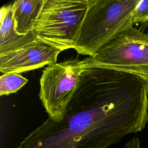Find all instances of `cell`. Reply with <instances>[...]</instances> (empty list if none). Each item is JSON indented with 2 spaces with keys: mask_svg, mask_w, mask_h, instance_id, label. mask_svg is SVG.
<instances>
[{
  "mask_svg": "<svg viewBox=\"0 0 148 148\" xmlns=\"http://www.w3.org/2000/svg\"><path fill=\"white\" fill-rule=\"evenodd\" d=\"M121 148H140V142L138 138H134L127 142Z\"/></svg>",
  "mask_w": 148,
  "mask_h": 148,
  "instance_id": "8fae6325",
  "label": "cell"
},
{
  "mask_svg": "<svg viewBox=\"0 0 148 148\" xmlns=\"http://www.w3.org/2000/svg\"><path fill=\"white\" fill-rule=\"evenodd\" d=\"M88 7V0H44L32 33L61 51L74 49Z\"/></svg>",
  "mask_w": 148,
  "mask_h": 148,
  "instance_id": "7a4b0ae2",
  "label": "cell"
},
{
  "mask_svg": "<svg viewBox=\"0 0 148 148\" xmlns=\"http://www.w3.org/2000/svg\"><path fill=\"white\" fill-rule=\"evenodd\" d=\"M85 69L84 59H74L50 64L43 70L39 98L49 119L57 122L63 119Z\"/></svg>",
  "mask_w": 148,
  "mask_h": 148,
  "instance_id": "3957f363",
  "label": "cell"
},
{
  "mask_svg": "<svg viewBox=\"0 0 148 148\" xmlns=\"http://www.w3.org/2000/svg\"><path fill=\"white\" fill-rule=\"evenodd\" d=\"M28 80L16 73L2 74L0 77V95H9L20 90Z\"/></svg>",
  "mask_w": 148,
  "mask_h": 148,
  "instance_id": "ba28073f",
  "label": "cell"
},
{
  "mask_svg": "<svg viewBox=\"0 0 148 148\" xmlns=\"http://www.w3.org/2000/svg\"><path fill=\"white\" fill-rule=\"evenodd\" d=\"M124 71L139 76L148 82V65L130 67Z\"/></svg>",
  "mask_w": 148,
  "mask_h": 148,
  "instance_id": "30bf717a",
  "label": "cell"
},
{
  "mask_svg": "<svg viewBox=\"0 0 148 148\" xmlns=\"http://www.w3.org/2000/svg\"><path fill=\"white\" fill-rule=\"evenodd\" d=\"M44 0H16L12 4L16 30L19 34L32 33Z\"/></svg>",
  "mask_w": 148,
  "mask_h": 148,
  "instance_id": "52a82bcc",
  "label": "cell"
},
{
  "mask_svg": "<svg viewBox=\"0 0 148 148\" xmlns=\"http://www.w3.org/2000/svg\"><path fill=\"white\" fill-rule=\"evenodd\" d=\"M60 50L38 40L0 54V72L16 73L34 70L57 62Z\"/></svg>",
  "mask_w": 148,
  "mask_h": 148,
  "instance_id": "5b68a950",
  "label": "cell"
},
{
  "mask_svg": "<svg viewBox=\"0 0 148 148\" xmlns=\"http://www.w3.org/2000/svg\"><path fill=\"white\" fill-rule=\"evenodd\" d=\"M0 54L21 48L36 41L32 33L21 35L15 28L12 4L0 9Z\"/></svg>",
  "mask_w": 148,
  "mask_h": 148,
  "instance_id": "8992f818",
  "label": "cell"
},
{
  "mask_svg": "<svg viewBox=\"0 0 148 148\" xmlns=\"http://www.w3.org/2000/svg\"><path fill=\"white\" fill-rule=\"evenodd\" d=\"M84 60L86 68L98 66L121 71L148 65V33L131 26L103 45L94 56Z\"/></svg>",
  "mask_w": 148,
  "mask_h": 148,
  "instance_id": "277c9868",
  "label": "cell"
},
{
  "mask_svg": "<svg viewBox=\"0 0 148 148\" xmlns=\"http://www.w3.org/2000/svg\"><path fill=\"white\" fill-rule=\"evenodd\" d=\"M148 22V0H139L133 14V23Z\"/></svg>",
  "mask_w": 148,
  "mask_h": 148,
  "instance_id": "9c48e42d",
  "label": "cell"
},
{
  "mask_svg": "<svg viewBox=\"0 0 148 148\" xmlns=\"http://www.w3.org/2000/svg\"><path fill=\"white\" fill-rule=\"evenodd\" d=\"M139 0H88V10L74 49L80 54L95 55L120 32L133 26Z\"/></svg>",
  "mask_w": 148,
  "mask_h": 148,
  "instance_id": "6da1fadb",
  "label": "cell"
}]
</instances>
